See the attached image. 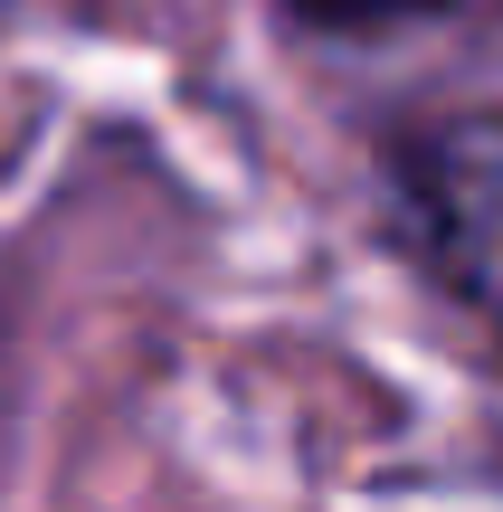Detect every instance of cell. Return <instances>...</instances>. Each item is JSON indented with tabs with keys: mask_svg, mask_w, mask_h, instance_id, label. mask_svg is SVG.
<instances>
[{
	"mask_svg": "<svg viewBox=\"0 0 503 512\" xmlns=\"http://www.w3.org/2000/svg\"><path fill=\"white\" fill-rule=\"evenodd\" d=\"M409 181V228L428 266L503 332V114L447 124L399 162Z\"/></svg>",
	"mask_w": 503,
	"mask_h": 512,
	"instance_id": "cell-1",
	"label": "cell"
},
{
	"mask_svg": "<svg viewBox=\"0 0 503 512\" xmlns=\"http://www.w3.org/2000/svg\"><path fill=\"white\" fill-rule=\"evenodd\" d=\"M314 29H390V19H418V10H447V0H295Z\"/></svg>",
	"mask_w": 503,
	"mask_h": 512,
	"instance_id": "cell-2",
	"label": "cell"
}]
</instances>
